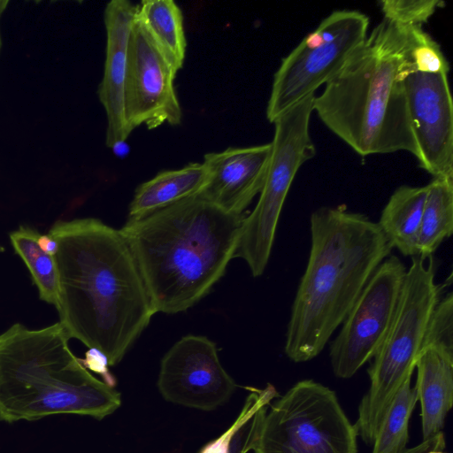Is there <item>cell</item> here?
<instances>
[{"instance_id": "cell-1", "label": "cell", "mask_w": 453, "mask_h": 453, "mask_svg": "<svg viewBox=\"0 0 453 453\" xmlns=\"http://www.w3.org/2000/svg\"><path fill=\"white\" fill-rule=\"evenodd\" d=\"M48 234L58 244L59 323L118 365L156 314L127 242L95 218L58 220Z\"/></svg>"}, {"instance_id": "cell-2", "label": "cell", "mask_w": 453, "mask_h": 453, "mask_svg": "<svg viewBox=\"0 0 453 453\" xmlns=\"http://www.w3.org/2000/svg\"><path fill=\"white\" fill-rule=\"evenodd\" d=\"M246 215L197 195L127 219L119 231L155 313L187 311L210 293L235 256Z\"/></svg>"}, {"instance_id": "cell-3", "label": "cell", "mask_w": 453, "mask_h": 453, "mask_svg": "<svg viewBox=\"0 0 453 453\" xmlns=\"http://www.w3.org/2000/svg\"><path fill=\"white\" fill-rule=\"evenodd\" d=\"M421 28L383 19L314 96L313 111L362 157L416 155L403 80L415 70L412 48Z\"/></svg>"}, {"instance_id": "cell-4", "label": "cell", "mask_w": 453, "mask_h": 453, "mask_svg": "<svg viewBox=\"0 0 453 453\" xmlns=\"http://www.w3.org/2000/svg\"><path fill=\"white\" fill-rule=\"evenodd\" d=\"M311 249L287 326L284 352L295 363L319 355L392 248L377 222L343 205L310 217Z\"/></svg>"}, {"instance_id": "cell-5", "label": "cell", "mask_w": 453, "mask_h": 453, "mask_svg": "<svg viewBox=\"0 0 453 453\" xmlns=\"http://www.w3.org/2000/svg\"><path fill=\"white\" fill-rule=\"evenodd\" d=\"M57 322L40 329L16 323L0 334V421L55 414L103 419L121 404L119 391L92 375Z\"/></svg>"}, {"instance_id": "cell-6", "label": "cell", "mask_w": 453, "mask_h": 453, "mask_svg": "<svg viewBox=\"0 0 453 453\" xmlns=\"http://www.w3.org/2000/svg\"><path fill=\"white\" fill-rule=\"evenodd\" d=\"M435 274L434 256L411 257L392 321L368 369L369 388L358 405L355 425L368 445L397 391L415 370L427 325L445 288L436 282Z\"/></svg>"}, {"instance_id": "cell-7", "label": "cell", "mask_w": 453, "mask_h": 453, "mask_svg": "<svg viewBox=\"0 0 453 453\" xmlns=\"http://www.w3.org/2000/svg\"><path fill=\"white\" fill-rule=\"evenodd\" d=\"M357 429L334 390L303 380L267 409L255 453H358Z\"/></svg>"}, {"instance_id": "cell-8", "label": "cell", "mask_w": 453, "mask_h": 453, "mask_svg": "<svg viewBox=\"0 0 453 453\" xmlns=\"http://www.w3.org/2000/svg\"><path fill=\"white\" fill-rule=\"evenodd\" d=\"M310 96L278 117L264 186L253 211L245 216L234 257L243 259L253 277L270 259L279 219L299 168L316 153L310 134L313 99Z\"/></svg>"}, {"instance_id": "cell-9", "label": "cell", "mask_w": 453, "mask_h": 453, "mask_svg": "<svg viewBox=\"0 0 453 453\" xmlns=\"http://www.w3.org/2000/svg\"><path fill=\"white\" fill-rule=\"evenodd\" d=\"M369 18L356 10L326 17L285 57L276 71L266 107L269 122L326 85L368 35Z\"/></svg>"}, {"instance_id": "cell-10", "label": "cell", "mask_w": 453, "mask_h": 453, "mask_svg": "<svg viewBox=\"0 0 453 453\" xmlns=\"http://www.w3.org/2000/svg\"><path fill=\"white\" fill-rule=\"evenodd\" d=\"M406 270L401 259L391 254L365 285L329 346L335 377H353L378 351L392 321Z\"/></svg>"}, {"instance_id": "cell-11", "label": "cell", "mask_w": 453, "mask_h": 453, "mask_svg": "<svg viewBox=\"0 0 453 453\" xmlns=\"http://www.w3.org/2000/svg\"><path fill=\"white\" fill-rule=\"evenodd\" d=\"M236 387L219 361L216 344L205 336L181 337L161 360L157 388L170 403L212 411L224 404Z\"/></svg>"}, {"instance_id": "cell-12", "label": "cell", "mask_w": 453, "mask_h": 453, "mask_svg": "<svg viewBox=\"0 0 453 453\" xmlns=\"http://www.w3.org/2000/svg\"><path fill=\"white\" fill-rule=\"evenodd\" d=\"M176 73L134 20L128 46L125 114L133 132L140 126L154 129L178 126L181 108L174 88Z\"/></svg>"}, {"instance_id": "cell-13", "label": "cell", "mask_w": 453, "mask_h": 453, "mask_svg": "<svg viewBox=\"0 0 453 453\" xmlns=\"http://www.w3.org/2000/svg\"><path fill=\"white\" fill-rule=\"evenodd\" d=\"M403 84L419 167L433 178L453 177V104L448 74L413 70Z\"/></svg>"}, {"instance_id": "cell-14", "label": "cell", "mask_w": 453, "mask_h": 453, "mask_svg": "<svg viewBox=\"0 0 453 453\" xmlns=\"http://www.w3.org/2000/svg\"><path fill=\"white\" fill-rule=\"evenodd\" d=\"M271 150L269 142L205 154L208 180L199 195L225 211L245 214L264 186Z\"/></svg>"}, {"instance_id": "cell-15", "label": "cell", "mask_w": 453, "mask_h": 453, "mask_svg": "<svg viewBox=\"0 0 453 453\" xmlns=\"http://www.w3.org/2000/svg\"><path fill=\"white\" fill-rule=\"evenodd\" d=\"M135 11L136 5L128 0H112L104 13L106 50L104 75L97 92L106 113L105 144L110 149L122 144L132 133L125 114V86Z\"/></svg>"}, {"instance_id": "cell-16", "label": "cell", "mask_w": 453, "mask_h": 453, "mask_svg": "<svg viewBox=\"0 0 453 453\" xmlns=\"http://www.w3.org/2000/svg\"><path fill=\"white\" fill-rule=\"evenodd\" d=\"M423 440L442 432L453 404V348L423 345L415 362Z\"/></svg>"}, {"instance_id": "cell-17", "label": "cell", "mask_w": 453, "mask_h": 453, "mask_svg": "<svg viewBox=\"0 0 453 453\" xmlns=\"http://www.w3.org/2000/svg\"><path fill=\"white\" fill-rule=\"evenodd\" d=\"M208 180L204 164L158 173L137 187L128 208V219H137L179 201L197 196Z\"/></svg>"}, {"instance_id": "cell-18", "label": "cell", "mask_w": 453, "mask_h": 453, "mask_svg": "<svg viewBox=\"0 0 453 453\" xmlns=\"http://www.w3.org/2000/svg\"><path fill=\"white\" fill-rule=\"evenodd\" d=\"M427 187L403 185L390 196L377 222L392 249L407 257L418 254V240Z\"/></svg>"}, {"instance_id": "cell-19", "label": "cell", "mask_w": 453, "mask_h": 453, "mask_svg": "<svg viewBox=\"0 0 453 453\" xmlns=\"http://www.w3.org/2000/svg\"><path fill=\"white\" fill-rule=\"evenodd\" d=\"M134 20L177 73L187 47L180 7L172 0H144L136 5Z\"/></svg>"}, {"instance_id": "cell-20", "label": "cell", "mask_w": 453, "mask_h": 453, "mask_svg": "<svg viewBox=\"0 0 453 453\" xmlns=\"http://www.w3.org/2000/svg\"><path fill=\"white\" fill-rule=\"evenodd\" d=\"M247 388L250 393L234 422L200 453H248L253 450L267 409L279 394L270 383L263 388Z\"/></svg>"}, {"instance_id": "cell-21", "label": "cell", "mask_w": 453, "mask_h": 453, "mask_svg": "<svg viewBox=\"0 0 453 453\" xmlns=\"http://www.w3.org/2000/svg\"><path fill=\"white\" fill-rule=\"evenodd\" d=\"M426 187L417 254L424 258L433 256L452 234L453 177H434Z\"/></svg>"}, {"instance_id": "cell-22", "label": "cell", "mask_w": 453, "mask_h": 453, "mask_svg": "<svg viewBox=\"0 0 453 453\" xmlns=\"http://www.w3.org/2000/svg\"><path fill=\"white\" fill-rule=\"evenodd\" d=\"M39 232L20 226L10 234L11 243L15 252L21 257L36 285L40 298L58 305L59 283L54 257L45 253L38 244Z\"/></svg>"}, {"instance_id": "cell-23", "label": "cell", "mask_w": 453, "mask_h": 453, "mask_svg": "<svg viewBox=\"0 0 453 453\" xmlns=\"http://www.w3.org/2000/svg\"><path fill=\"white\" fill-rule=\"evenodd\" d=\"M411 377L406 379L385 412L372 444V453H401L409 441V423L418 402Z\"/></svg>"}, {"instance_id": "cell-24", "label": "cell", "mask_w": 453, "mask_h": 453, "mask_svg": "<svg viewBox=\"0 0 453 453\" xmlns=\"http://www.w3.org/2000/svg\"><path fill=\"white\" fill-rule=\"evenodd\" d=\"M385 19L411 27H423L444 5L438 0H382L380 2Z\"/></svg>"}, {"instance_id": "cell-25", "label": "cell", "mask_w": 453, "mask_h": 453, "mask_svg": "<svg viewBox=\"0 0 453 453\" xmlns=\"http://www.w3.org/2000/svg\"><path fill=\"white\" fill-rule=\"evenodd\" d=\"M415 71L427 73H449V65L440 45L421 28L412 48Z\"/></svg>"}, {"instance_id": "cell-26", "label": "cell", "mask_w": 453, "mask_h": 453, "mask_svg": "<svg viewBox=\"0 0 453 453\" xmlns=\"http://www.w3.org/2000/svg\"><path fill=\"white\" fill-rule=\"evenodd\" d=\"M81 364L89 370L100 373L106 380L105 383L111 386L110 382L112 380V376L108 371V359L107 357L99 349L90 348L85 353V358L81 359Z\"/></svg>"}, {"instance_id": "cell-27", "label": "cell", "mask_w": 453, "mask_h": 453, "mask_svg": "<svg viewBox=\"0 0 453 453\" xmlns=\"http://www.w3.org/2000/svg\"><path fill=\"white\" fill-rule=\"evenodd\" d=\"M445 437L443 432L434 435L427 440L422 441L415 446L408 447L401 453H429L432 450L441 449L445 448Z\"/></svg>"}, {"instance_id": "cell-28", "label": "cell", "mask_w": 453, "mask_h": 453, "mask_svg": "<svg viewBox=\"0 0 453 453\" xmlns=\"http://www.w3.org/2000/svg\"><path fill=\"white\" fill-rule=\"evenodd\" d=\"M38 244L45 253L52 257H54L58 252V244L49 234H40L38 238Z\"/></svg>"}, {"instance_id": "cell-29", "label": "cell", "mask_w": 453, "mask_h": 453, "mask_svg": "<svg viewBox=\"0 0 453 453\" xmlns=\"http://www.w3.org/2000/svg\"><path fill=\"white\" fill-rule=\"evenodd\" d=\"M429 453H445V452H443V450H441V449H435V450L430 451Z\"/></svg>"}]
</instances>
